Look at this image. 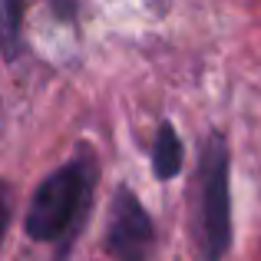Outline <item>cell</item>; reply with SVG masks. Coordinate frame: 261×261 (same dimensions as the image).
<instances>
[{"label": "cell", "instance_id": "cell-6", "mask_svg": "<svg viewBox=\"0 0 261 261\" xmlns=\"http://www.w3.org/2000/svg\"><path fill=\"white\" fill-rule=\"evenodd\" d=\"M7 222H10V189H7V185L0 182V242H4Z\"/></svg>", "mask_w": 261, "mask_h": 261}, {"label": "cell", "instance_id": "cell-5", "mask_svg": "<svg viewBox=\"0 0 261 261\" xmlns=\"http://www.w3.org/2000/svg\"><path fill=\"white\" fill-rule=\"evenodd\" d=\"M20 17H23V0H0V37H4V46L10 57L17 53Z\"/></svg>", "mask_w": 261, "mask_h": 261}, {"label": "cell", "instance_id": "cell-2", "mask_svg": "<svg viewBox=\"0 0 261 261\" xmlns=\"http://www.w3.org/2000/svg\"><path fill=\"white\" fill-rule=\"evenodd\" d=\"M202 261H222L231 245V192H228V149L222 136H212L202 149Z\"/></svg>", "mask_w": 261, "mask_h": 261}, {"label": "cell", "instance_id": "cell-3", "mask_svg": "<svg viewBox=\"0 0 261 261\" xmlns=\"http://www.w3.org/2000/svg\"><path fill=\"white\" fill-rule=\"evenodd\" d=\"M152 245H155V231H152V222H149L146 208L139 205L136 192L122 185L113 198L106 251L116 261H146L152 255Z\"/></svg>", "mask_w": 261, "mask_h": 261}, {"label": "cell", "instance_id": "cell-4", "mask_svg": "<svg viewBox=\"0 0 261 261\" xmlns=\"http://www.w3.org/2000/svg\"><path fill=\"white\" fill-rule=\"evenodd\" d=\"M182 169V142H178L175 129L159 126V136H155V146H152V172L159 178H172Z\"/></svg>", "mask_w": 261, "mask_h": 261}, {"label": "cell", "instance_id": "cell-1", "mask_svg": "<svg viewBox=\"0 0 261 261\" xmlns=\"http://www.w3.org/2000/svg\"><path fill=\"white\" fill-rule=\"evenodd\" d=\"M89 198V166L83 159L57 169L43 185L37 189L27 212V235L37 242H53L60 238L73 222L80 208Z\"/></svg>", "mask_w": 261, "mask_h": 261}]
</instances>
